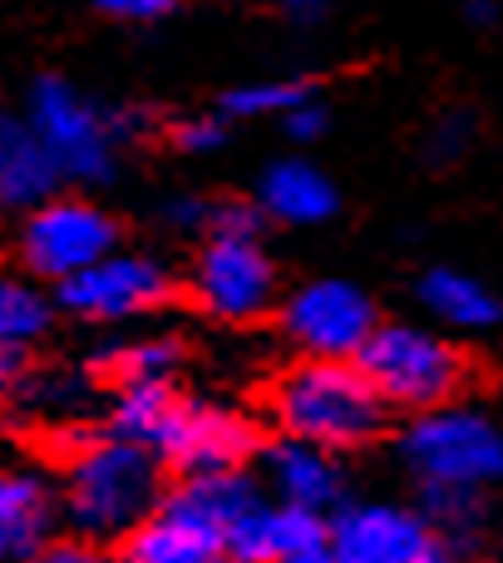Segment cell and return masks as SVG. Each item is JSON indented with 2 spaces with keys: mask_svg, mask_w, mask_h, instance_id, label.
<instances>
[{
  "mask_svg": "<svg viewBox=\"0 0 503 563\" xmlns=\"http://www.w3.org/2000/svg\"><path fill=\"white\" fill-rule=\"evenodd\" d=\"M164 460L128 435H85L69 455L65 515L85 539H128L164 505Z\"/></svg>",
  "mask_w": 503,
  "mask_h": 563,
  "instance_id": "6da1fadb",
  "label": "cell"
},
{
  "mask_svg": "<svg viewBox=\"0 0 503 563\" xmlns=\"http://www.w3.org/2000/svg\"><path fill=\"white\" fill-rule=\"evenodd\" d=\"M281 430L297 440H311L321 450H350L370 440L385 416V396L370 386V376L356 361H301L271 390Z\"/></svg>",
  "mask_w": 503,
  "mask_h": 563,
  "instance_id": "7a4b0ae2",
  "label": "cell"
},
{
  "mask_svg": "<svg viewBox=\"0 0 503 563\" xmlns=\"http://www.w3.org/2000/svg\"><path fill=\"white\" fill-rule=\"evenodd\" d=\"M356 366L385 396V406L410 410L445 406L465 380V356L425 327H376V336L366 341Z\"/></svg>",
  "mask_w": 503,
  "mask_h": 563,
  "instance_id": "3957f363",
  "label": "cell"
},
{
  "mask_svg": "<svg viewBox=\"0 0 503 563\" xmlns=\"http://www.w3.org/2000/svg\"><path fill=\"white\" fill-rule=\"evenodd\" d=\"M405 460L425 485H499L503 479V430L479 410L435 406L420 410L405 430Z\"/></svg>",
  "mask_w": 503,
  "mask_h": 563,
  "instance_id": "277c9868",
  "label": "cell"
},
{
  "mask_svg": "<svg viewBox=\"0 0 503 563\" xmlns=\"http://www.w3.org/2000/svg\"><path fill=\"white\" fill-rule=\"evenodd\" d=\"M25 124L40 134V144L49 148V158L59 164L65 178H79V184H99L109 178V164H114V144L128 134L124 114H104L94 109L85 95H75L59 79H40L30 89V114Z\"/></svg>",
  "mask_w": 503,
  "mask_h": 563,
  "instance_id": "5b68a950",
  "label": "cell"
},
{
  "mask_svg": "<svg viewBox=\"0 0 503 563\" xmlns=\"http://www.w3.org/2000/svg\"><path fill=\"white\" fill-rule=\"evenodd\" d=\"M109 253H114V218L79 198H49L20 223V263L55 287Z\"/></svg>",
  "mask_w": 503,
  "mask_h": 563,
  "instance_id": "8992f818",
  "label": "cell"
},
{
  "mask_svg": "<svg viewBox=\"0 0 503 563\" xmlns=\"http://www.w3.org/2000/svg\"><path fill=\"white\" fill-rule=\"evenodd\" d=\"M281 327H287V336L306 356L356 361L366 351V341L376 336L380 321H376L370 297L356 282L326 277V282H306V287L291 291L287 307H281Z\"/></svg>",
  "mask_w": 503,
  "mask_h": 563,
  "instance_id": "52a82bcc",
  "label": "cell"
},
{
  "mask_svg": "<svg viewBox=\"0 0 503 563\" xmlns=\"http://www.w3.org/2000/svg\"><path fill=\"white\" fill-rule=\"evenodd\" d=\"M193 301L217 321H252L277 297V273L261 238L213 233L193 257Z\"/></svg>",
  "mask_w": 503,
  "mask_h": 563,
  "instance_id": "ba28073f",
  "label": "cell"
},
{
  "mask_svg": "<svg viewBox=\"0 0 503 563\" xmlns=\"http://www.w3.org/2000/svg\"><path fill=\"white\" fill-rule=\"evenodd\" d=\"M59 307L85 321H128L168 297V273L144 253H109L94 267L59 282Z\"/></svg>",
  "mask_w": 503,
  "mask_h": 563,
  "instance_id": "9c48e42d",
  "label": "cell"
},
{
  "mask_svg": "<svg viewBox=\"0 0 503 563\" xmlns=\"http://www.w3.org/2000/svg\"><path fill=\"white\" fill-rule=\"evenodd\" d=\"M257 435L243 416L223 406H193L178 396V406L168 410V420L154 435V455L168 465L188 470V475H217V470H237L252 455Z\"/></svg>",
  "mask_w": 503,
  "mask_h": 563,
  "instance_id": "30bf717a",
  "label": "cell"
},
{
  "mask_svg": "<svg viewBox=\"0 0 503 563\" xmlns=\"http://www.w3.org/2000/svg\"><path fill=\"white\" fill-rule=\"evenodd\" d=\"M336 563H435V534L425 519L390 505H356L331 519Z\"/></svg>",
  "mask_w": 503,
  "mask_h": 563,
  "instance_id": "8fae6325",
  "label": "cell"
},
{
  "mask_svg": "<svg viewBox=\"0 0 503 563\" xmlns=\"http://www.w3.org/2000/svg\"><path fill=\"white\" fill-rule=\"evenodd\" d=\"M59 499L40 470H10L0 479V554L10 563H35L49 549Z\"/></svg>",
  "mask_w": 503,
  "mask_h": 563,
  "instance_id": "7c38bea8",
  "label": "cell"
},
{
  "mask_svg": "<svg viewBox=\"0 0 503 563\" xmlns=\"http://www.w3.org/2000/svg\"><path fill=\"white\" fill-rule=\"evenodd\" d=\"M261 470H267V485L277 495V505H291V509H326L336 499V465L321 445L311 440H297V435H281L277 445H267L261 455Z\"/></svg>",
  "mask_w": 503,
  "mask_h": 563,
  "instance_id": "4fadbf2b",
  "label": "cell"
},
{
  "mask_svg": "<svg viewBox=\"0 0 503 563\" xmlns=\"http://www.w3.org/2000/svg\"><path fill=\"white\" fill-rule=\"evenodd\" d=\"M124 563H227V544L208 525L158 505V515L124 539Z\"/></svg>",
  "mask_w": 503,
  "mask_h": 563,
  "instance_id": "5bb4252c",
  "label": "cell"
},
{
  "mask_svg": "<svg viewBox=\"0 0 503 563\" xmlns=\"http://www.w3.org/2000/svg\"><path fill=\"white\" fill-rule=\"evenodd\" d=\"M257 203L267 218L291 228H311V223H326L336 213V188L321 168H311L306 158H281L261 174L257 184Z\"/></svg>",
  "mask_w": 503,
  "mask_h": 563,
  "instance_id": "9a60e30c",
  "label": "cell"
},
{
  "mask_svg": "<svg viewBox=\"0 0 503 563\" xmlns=\"http://www.w3.org/2000/svg\"><path fill=\"white\" fill-rule=\"evenodd\" d=\"M59 164L30 124H5L0 134V198L5 208H40L49 203V188L59 184Z\"/></svg>",
  "mask_w": 503,
  "mask_h": 563,
  "instance_id": "2e32d148",
  "label": "cell"
},
{
  "mask_svg": "<svg viewBox=\"0 0 503 563\" xmlns=\"http://www.w3.org/2000/svg\"><path fill=\"white\" fill-rule=\"evenodd\" d=\"M420 301L429 307V317L449 321V327L479 331V327H494L499 321L494 291H489L479 277L455 273V267H435V273H425V282H420Z\"/></svg>",
  "mask_w": 503,
  "mask_h": 563,
  "instance_id": "e0dca14e",
  "label": "cell"
},
{
  "mask_svg": "<svg viewBox=\"0 0 503 563\" xmlns=\"http://www.w3.org/2000/svg\"><path fill=\"white\" fill-rule=\"evenodd\" d=\"M271 563H336V544H331V525L316 509H277V544H271Z\"/></svg>",
  "mask_w": 503,
  "mask_h": 563,
  "instance_id": "ac0fdd59",
  "label": "cell"
},
{
  "mask_svg": "<svg viewBox=\"0 0 503 563\" xmlns=\"http://www.w3.org/2000/svg\"><path fill=\"white\" fill-rule=\"evenodd\" d=\"M99 371L119 376V386L134 380H168V371L178 366V346L174 341H109L94 356Z\"/></svg>",
  "mask_w": 503,
  "mask_h": 563,
  "instance_id": "d6986e66",
  "label": "cell"
},
{
  "mask_svg": "<svg viewBox=\"0 0 503 563\" xmlns=\"http://www.w3.org/2000/svg\"><path fill=\"white\" fill-rule=\"evenodd\" d=\"M49 327V301L30 282H5L0 287V341L5 346H30Z\"/></svg>",
  "mask_w": 503,
  "mask_h": 563,
  "instance_id": "ffe728a7",
  "label": "cell"
},
{
  "mask_svg": "<svg viewBox=\"0 0 503 563\" xmlns=\"http://www.w3.org/2000/svg\"><path fill=\"white\" fill-rule=\"evenodd\" d=\"M301 99H311L306 85H297V79H267V85L233 89V95L223 99V114H233V119H267V114L287 119Z\"/></svg>",
  "mask_w": 503,
  "mask_h": 563,
  "instance_id": "44dd1931",
  "label": "cell"
},
{
  "mask_svg": "<svg viewBox=\"0 0 503 563\" xmlns=\"http://www.w3.org/2000/svg\"><path fill=\"white\" fill-rule=\"evenodd\" d=\"M277 509L281 505H257L227 529V563H271V544H277Z\"/></svg>",
  "mask_w": 503,
  "mask_h": 563,
  "instance_id": "7402d4cb",
  "label": "cell"
},
{
  "mask_svg": "<svg viewBox=\"0 0 503 563\" xmlns=\"http://www.w3.org/2000/svg\"><path fill=\"white\" fill-rule=\"evenodd\" d=\"M425 515H429V525L469 529L479 519V489H465V485H425Z\"/></svg>",
  "mask_w": 503,
  "mask_h": 563,
  "instance_id": "603a6c76",
  "label": "cell"
},
{
  "mask_svg": "<svg viewBox=\"0 0 503 563\" xmlns=\"http://www.w3.org/2000/svg\"><path fill=\"white\" fill-rule=\"evenodd\" d=\"M79 396H85V386H79L75 376H59V371L20 380V406L25 410H75Z\"/></svg>",
  "mask_w": 503,
  "mask_h": 563,
  "instance_id": "cb8c5ba5",
  "label": "cell"
},
{
  "mask_svg": "<svg viewBox=\"0 0 503 563\" xmlns=\"http://www.w3.org/2000/svg\"><path fill=\"white\" fill-rule=\"evenodd\" d=\"M208 228L213 233H233V238H261V213L247 203H217Z\"/></svg>",
  "mask_w": 503,
  "mask_h": 563,
  "instance_id": "d4e9b609",
  "label": "cell"
},
{
  "mask_svg": "<svg viewBox=\"0 0 503 563\" xmlns=\"http://www.w3.org/2000/svg\"><path fill=\"white\" fill-rule=\"evenodd\" d=\"M35 563H124L99 549V539H69V544H49Z\"/></svg>",
  "mask_w": 503,
  "mask_h": 563,
  "instance_id": "484cf974",
  "label": "cell"
},
{
  "mask_svg": "<svg viewBox=\"0 0 503 563\" xmlns=\"http://www.w3.org/2000/svg\"><path fill=\"white\" fill-rule=\"evenodd\" d=\"M178 148H188V154H208V148L223 144V124L217 119H188V124H178Z\"/></svg>",
  "mask_w": 503,
  "mask_h": 563,
  "instance_id": "4316f807",
  "label": "cell"
},
{
  "mask_svg": "<svg viewBox=\"0 0 503 563\" xmlns=\"http://www.w3.org/2000/svg\"><path fill=\"white\" fill-rule=\"evenodd\" d=\"M281 124H287V134H291V139H316L321 129H326V109H321L316 99H301V104L291 109V114L281 119Z\"/></svg>",
  "mask_w": 503,
  "mask_h": 563,
  "instance_id": "83f0119b",
  "label": "cell"
},
{
  "mask_svg": "<svg viewBox=\"0 0 503 563\" xmlns=\"http://www.w3.org/2000/svg\"><path fill=\"white\" fill-rule=\"evenodd\" d=\"M104 15H119V20H158L174 0H94Z\"/></svg>",
  "mask_w": 503,
  "mask_h": 563,
  "instance_id": "f1b7e54d",
  "label": "cell"
},
{
  "mask_svg": "<svg viewBox=\"0 0 503 563\" xmlns=\"http://www.w3.org/2000/svg\"><path fill=\"white\" fill-rule=\"evenodd\" d=\"M164 223H174V228H203V223H213V208L198 203V198H174V203L164 208Z\"/></svg>",
  "mask_w": 503,
  "mask_h": 563,
  "instance_id": "f546056e",
  "label": "cell"
},
{
  "mask_svg": "<svg viewBox=\"0 0 503 563\" xmlns=\"http://www.w3.org/2000/svg\"><path fill=\"white\" fill-rule=\"evenodd\" d=\"M287 10H297V15H306V10H316V5H326V0H281Z\"/></svg>",
  "mask_w": 503,
  "mask_h": 563,
  "instance_id": "4dcf8cb0",
  "label": "cell"
},
{
  "mask_svg": "<svg viewBox=\"0 0 503 563\" xmlns=\"http://www.w3.org/2000/svg\"><path fill=\"white\" fill-rule=\"evenodd\" d=\"M435 563H459V559H435Z\"/></svg>",
  "mask_w": 503,
  "mask_h": 563,
  "instance_id": "1f68e13d",
  "label": "cell"
}]
</instances>
